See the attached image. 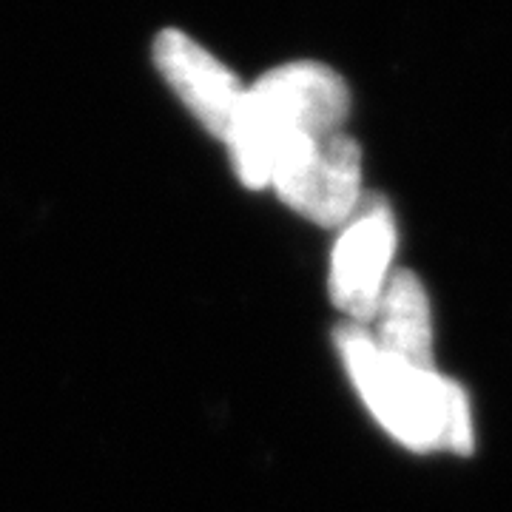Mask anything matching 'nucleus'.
Here are the masks:
<instances>
[{
	"label": "nucleus",
	"instance_id": "f257e3e1",
	"mask_svg": "<svg viewBox=\"0 0 512 512\" xmlns=\"http://www.w3.org/2000/svg\"><path fill=\"white\" fill-rule=\"evenodd\" d=\"M345 77L319 60H291L248 86L225 140L239 183L268 188L279 151L296 137L339 134L350 117Z\"/></svg>",
	"mask_w": 512,
	"mask_h": 512
},
{
	"label": "nucleus",
	"instance_id": "f03ea898",
	"mask_svg": "<svg viewBox=\"0 0 512 512\" xmlns=\"http://www.w3.org/2000/svg\"><path fill=\"white\" fill-rule=\"evenodd\" d=\"M336 348L370 413L393 439L419 453L473 450L470 402L456 382L390 359L359 325L339 328Z\"/></svg>",
	"mask_w": 512,
	"mask_h": 512
},
{
	"label": "nucleus",
	"instance_id": "7ed1b4c3",
	"mask_svg": "<svg viewBox=\"0 0 512 512\" xmlns=\"http://www.w3.org/2000/svg\"><path fill=\"white\" fill-rule=\"evenodd\" d=\"M279 200L305 220L339 228L362 202V148L339 131L330 137H296L271 168Z\"/></svg>",
	"mask_w": 512,
	"mask_h": 512
},
{
	"label": "nucleus",
	"instance_id": "20e7f679",
	"mask_svg": "<svg viewBox=\"0 0 512 512\" xmlns=\"http://www.w3.org/2000/svg\"><path fill=\"white\" fill-rule=\"evenodd\" d=\"M396 251V222L382 197H365L330 259V299L353 322H370L379 311Z\"/></svg>",
	"mask_w": 512,
	"mask_h": 512
},
{
	"label": "nucleus",
	"instance_id": "39448f33",
	"mask_svg": "<svg viewBox=\"0 0 512 512\" xmlns=\"http://www.w3.org/2000/svg\"><path fill=\"white\" fill-rule=\"evenodd\" d=\"M154 66L205 131L228 140L245 94L237 74L180 29H163L157 35Z\"/></svg>",
	"mask_w": 512,
	"mask_h": 512
},
{
	"label": "nucleus",
	"instance_id": "423d86ee",
	"mask_svg": "<svg viewBox=\"0 0 512 512\" xmlns=\"http://www.w3.org/2000/svg\"><path fill=\"white\" fill-rule=\"evenodd\" d=\"M376 345L396 362L416 370L433 367V313L430 299L410 271L390 274L376 311Z\"/></svg>",
	"mask_w": 512,
	"mask_h": 512
}]
</instances>
